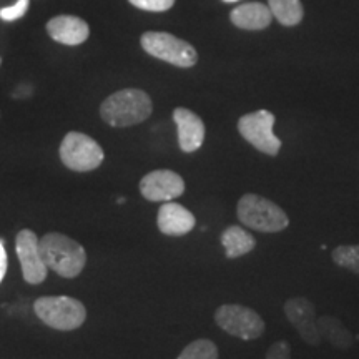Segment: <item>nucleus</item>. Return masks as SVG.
Masks as SVG:
<instances>
[{
    "label": "nucleus",
    "instance_id": "1",
    "mask_svg": "<svg viewBox=\"0 0 359 359\" xmlns=\"http://www.w3.org/2000/svg\"><path fill=\"white\" fill-rule=\"evenodd\" d=\"M154 111L150 95L140 88H123L107 97L100 105V116L114 128H127L145 122Z\"/></svg>",
    "mask_w": 359,
    "mask_h": 359
},
{
    "label": "nucleus",
    "instance_id": "2",
    "mask_svg": "<svg viewBox=\"0 0 359 359\" xmlns=\"http://www.w3.org/2000/svg\"><path fill=\"white\" fill-rule=\"evenodd\" d=\"M40 253L47 268L67 280L77 278L87 264L83 246L62 233L52 231L40 238Z\"/></svg>",
    "mask_w": 359,
    "mask_h": 359
},
{
    "label": "nucleus",
    "instance_id": "3",
    "mask_svg": "<svg viewBox=\"0 0 359 359\" xmlns=\"http://www.w3.org/2000/svg\"><path fill=\"white\" fill-rule=\"evenodd\" d=\"M241 224L259 233H280L290 224V217L275 201L257 193H245L236 205Z\"/></svg>",
    "mask_w": 359,
    "mask_h": 359
},
{
    "label": "nucleus",
    "instance_id": "4",
    "mask_svg": "<svg viewBox=\"0 0 359 359\" xmlns=\"http://www.w3.org/2000/svg\"><path fill=\"white\" fill-rule=\"evenodd\" d=\"M34 311L40 321L57 331L79 330L87 320V308L72 296H42L35 299Z\"/></svg>",
    "mask_w": 359,
    "mask_h": 359
},
{
    "label": "nucleus",
    "instance_id": "5",
    "mask_svg": "<svg viewBox=\"0 0 359 359\" xmlns=\"http://www.w3.org/2000/svg\"><path fill=\"white\" fill-rule=\"evenodd\" d=\"M142 48L148 55L167 62L180 69H190L198 62L195 47L167 32H147L140 39Z\"/></svg>",
    "mask_w": 359,
    "mask_h": 359
},
{
    "label": "nucleus",
    "instance_id": "6",
    "mask_svg": "<svg viewBox=\"0 0 359 359\" xmlns=\"http://www.w3.org/2000/svg\"><path fill=\"white\" fill-rule=\"evenodd\" d=\"M60 160L72 172H92L103 163L105 154L97 140L82 132H69L60 143Z\"/></svg>",
    "mask_w": 359,
    "mask_h": 359
},
{
    "label": "nucleus",
    "instance_id": "7",
    "mask_svg": "<svg viewBox=\"0 0 359 359\" xmlns=\"http://www.w3.org/2000/svg\"><path fill=\"white\" fill-rule=\"evenodd\" d=\"M215 323L226 334L243 341L262 338L266 330L263 318L243 304H222L215 311Z\"/></svg>",
    "mask_w": 359,
    "mask_h": 359
},
{
    "label": "nucleus",
    "instance_id": "8",
    "mask_svg": "<svg viewBox=\"0 0 359 359\" xmlns=\"http://www.w3.org/2000/svg\"><path fill=\"white\" fill-rule=\"evenodd\" d=\"M275 120V115L268 110L251 111L238 120V132L258 151L268 156H276L283 143L273 132Z\"/></svg>",
    "mask_w": 359,
    "mask_h": 359
},
{
    "label": "nucleus",
    "instance_id": "9",
    "mask_svg": "<svg viewBox=\"0 0 359 359\" xmlns=\"http://www.w3.org/2000/svg\"><path fill=\"white\" fill-rule=\"evenodd\" d=\"M15 251L22 266L24 280L30 285H40L47 280L48 268L40 253V240L29 228L20 230L15 238Z\"/></svg>",
    "mask_w": 359,
    "mask_h": 359
},
{
    "label": "nucleus",
    "instance_id": "10",
    "mask_svg": "<svg viewBox=\"0 0 359 359\" xmlns=\"http://www.w3.org/2000/svg\"><path fill=\"white\" fill-rule=\"evenodd\" d=\"M187 190L185 180L172 170H155L140 180L142 196L154 203L173 201Z\"/></svg>",
    "mask_w": 359,
    "mask_h": 359
},
{
    "label": "nucleus",
    "instance_id": "11",
    "mask_svg": "<svg viewBox=\"0 0 359 359\" xmlns=\"http://www.w3.org/2000/svg\"><path fill=\"white\" fill-rule=\"evenodd\" d=\"M283 311H285L286 320L291 323V326L298 331L299 336L308 344L320 346L323 338L320 330H318L316 308L306 296H291L290 299H286Z\"/></svg>",
    "mask_w": 359,
    "mask_h": 359
},
{
    "label": "nucleus",
    "instance_id": "12",
    "mask_svg": "<svg viewBox=\"0 0 359 359\" xmlns=\"http://www.w3.org/2000/svg\"><path fill=\"white\" fill-rule=\"evenodd\" d=\"M173 120L177 123L180 150L185 151V154H193V151L200 150L205 142L203 120L195 111L183 109V107L173 110Z\"/></svg>",
    "mask_w": 359,
    "mask_h": 359
},
{
    "label": "nucleus",
    "instance_id": "13",
    "mask_svg": "<svg viewBox=\"0 0 359 359\" xmlns=\"http://www.w3.org/2000/svg\"><path fill=\"white\" fill-rule=\"evenodd\" d=\"M196 224V218L183 205L165 201L156 215V226L167 236H185Z\"/></svg>",
    "mask_w": 359,
    "mask_h": 359
},
{
    "label": "nucleus",
    "instance_id": "14",
    "mask_svg": "<svg viewBox=\"0 0 359 359\" xmlns=\"http://www.w3.org/2000/svg\"><path fill=\"white\" fill-rule=\"evenodd\" d=\"M47 34L62 45H80L88 39L90 27L87 22L75 15H57L47 22Z\"/></svg>",
    "mask_w": 359,
    "mask_h": 359
},
{
    "label": "nucleus",
    "instance_id": "15",
    "mask_svg": "<svg viewBox=\"0 0 359 359\" xmlns=\"http://www.w3.org/2000/svg\"><path fill=\"white\" fill-rule=\"evenodd\" d=\"M230 19L233 24L245 30H263L269 27L273 19V13L269 7L259 2L241 4L233 8Z\"/></svg>",
    "mask_w": 359,
    "mask_h": 359
},
{
    "label": "nucleus",
    "instance_id": "16",
    "mask_svg": "<svg viewBox=\"0 0 359 359\" xmlns=\"http://www.w3.org/2000/svg\"><path fill=\"white\" fill-rule=\"evenodd\" d=\"M219 240H222L224 255L230 259L245 257L257 248V238L240 224H231V226L224 228Z\"/></svg>",
    "mask_w": 359,
    "mask_h": 359
},
{
    "label": "nucleus",
    "instance_id": "17",
    "mask_svg": "<svg viewBox=\"0 0 359 359\" xmlns=\"http://www.w3.org/2000/svg\"><path fill=\"white\" fill-rule=\"evenodd\" d=\"M318 330H320L321 338L326 339L331 346L338 349H349L354 343V336L346 326L341 323L338 318L323 314L316 320Z\"/></svg>",
    "mask_w": 359,
    "mask_h": 359
},
{
    "label": "nucleus",
    "instance_id": "18",
    "mask_svg": "<svg viewBox=\"0 0 359 359\" xmlns=\"http://www.w3.org/2000/svg\"><path fill=\"white\" fill-rule=\"evenodd\" d=\"M273 17L286 27L298 25L303 20V6L299 0H268Z\"/></svg>",
    "mask_w": 359,
    "mask_h": 359
},
{
    "label": "nucleus",
    "instance_id": "19",
    "mask_svg": "<svg viewBox=\"0 0 359 359\" xmlns=\"http://www.w3.org/2000/svg\"><path fill=\"white\" fill-rule=\"evenodd\" d=\"M333 263L339 268L359 275V245H339L331 253Z\"/></svg>",
    "mask_w": 359,
    "mask_h": 359
},
{
    "label": "nucleus",
    "instance_id": "20",
    "mask_svg": "<svg viewBox=\"0 0 359 359\" xmlns=\"http://www.w3.org/2000/svg\"><path fill=\"white\" fill-rule=\"evenodd\" d=\"M218 346L210 339H195L185 346L177 359H218Z\"/></svg>",
    "mask_w": 359,
    "mask_h": 359
},
{
    "label": "nucleus",
    "instance_id": "21",
    "mask_svg": "<svg viewBox=\"0 0 359 359\" xmlns=\"http://www.w3.org/2000/svg\"><path fill=\"white\" fill-rule=\"evenodd\" d=\"M29 4L30 0H17L13 6L0 8V19L6 22H13V20L22 19V17L27 13V11H29Z\"/></svg>",
    "mask_w": 359,
    "mask_h": 359
},
{
    "label": "nucleus",
    "instance_id": "22",
    "mask_svg": "<svg viewBox=\"0 0 359 359\" xmlns=\"http://www.w3.org/2000/svg\"><path fill=\"white\" fill-rule=\"evenodd\" d=\"M128 2L147 12H167L175 6V0H128Z\"/></svg>",
    "mask_w": 359,
    "mask_h": 359
},
{
    "label": "nucleus",
    "instance_id": "23",
    "mask_svg": "<svg viewBox=\"0 0 359 359\" xmlns=\"http://www.w3.org/2000/svg\"><path fill=\"white\" fill-rule=\"evenodd\" d=\"M264 359H291V344L285 339L276 341L268 348Z\"/></svg>",
    "mask_w": 359,
    "mask_h": 359
},
{
    "label": "nucleus",
    "instance_id": "24",
    "mask_svg": "<svg viewBox=\"0 0 359 359\" xmlns=\"http://www.w3.org/2000/svg\"><path fill=\"white\" fill-rule=\"evenodd\" d=\"M7 273V251L6 246H4V241L0 240V283L4 281Z\"/></svg>",
    "mask_w": 359,
    "mask_h": 359
},
{
    "label": "nucleus",
    "instance_id": "25",
    "mask_svg": "<svg viewBox=\"0 0 359 359\" xmlns=\"http://www.w3.org/2000/svg\"><path fill=\"white\" fill-rule=\"evenodd\" d=\"M223 2H238V0H223Z\"/></svg>",
    "mask_w": 359,
    "mask_h": 359
},
{
    "label": "nucleus",
    "instance_id": "26",
    "mask_svg": "<svg viewBox=\"0 0 359 359\" xmlns=\"http://www.w3.org/2000/svg\"><path fill=\"white\" fill-rule=\"evenodd\" d=\"M0 64H2V58H0Z\"/></svg>",
    "mask_w": 359,
    "mask_h": 359
}]
</instances>
